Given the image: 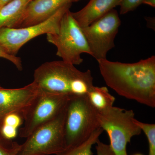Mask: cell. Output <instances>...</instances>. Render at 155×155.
Returning a JSON list of instances; mask_svg holds the SVG:
<instances>
[{
	"label": "cell",
	"mask_w": 155,
	"mask_h": 155,
	"mask_svg": "<svg viewBox=\"0 0 155 155\" xmlns=\"http://www.w3.org/2000/svg\"><path fill=\"white\" fill-rule=\"evenodd\" d=\"M108 87L117 94L150 107H155V56L134 63L97 61Z\"/></svg>",
	"instance_id": "cell-1"
},
{
	"label": "cell",
	"mask_w": 155,
	"mask_h": 155,
	"mask_svg": "<svg viewBox=\"0 0 155 155\" xmlns=\"http://www.w3.org/2000/svg\"><path fill=\"white\" fill-rule=\"evenodd\" d=\"M33 81L40 90L70 96L86 95L94 86L91 70L81 71L63 61L42 64L35 70Z\"/></svg>",
	"instance_id": "cell-2"
},
{
	"label": "cell",
	"mask_w": 155,
	"mask_h": 155,
	"mask_svg": "<svg viewBox=\"0 0 155 155\" xmlns=\"http://www.w3.org/2000/svg\"><path fill=\"white\" fill-rule=\"evenodd\" d=\"M100 127L98 111L89 102L87 95L71 96L66 107V148L81 143Z\"/></svg>",
	"instance_id": "cell-3"
},
{
	"label": "cell",
	"mask_w": 155,
	"mask_h": 155,
	"mask_svg": "<svg viewBox=\"0 0 155 155\" xmlns=\"http://www.w3.org/2000/svg\"><path fill=\"white\" fill-rule=\"evenodd\" d=\"M48 42L57 48V55L62 61L74 65L83 62L82 54L91 55L82 29L68 10L62 17L57 33L46 35Z\"/></svg>",
	"instance_id": "cell-4"
},
{
	"label": "cell",
	"mask_w": 155,
	"mask_h": 155,
	"mask_svg": "<svg viewBox=\"0 0 155 155\" xmlns=\"http://www.w3.org/2000/svg\"><path fill=\"white\" fill-rule=\"evenodd\" d=\"M134 116L133 110L114 106L103 112L98 111L100 127L107 134L110 146L116 155H127V143L133 137L141 134Z\"/></svg>",
	"instance_id": "cell-5"
},
{
	"label": "cell",
	"mask_w": 155,
	"mask_h": 155,
	"mask_svg": "<svg viewBox=\"0 0 155 155\" xmlns=\"http://www.w3.org/2000/svg\"><path fill=\"white\" fill-rule=\"evenodd\" d=\"M66 114V108L54 119L34 130L20 144L17 155H56L64 151Z\"/></svg>",
	"instance_id": "cell-6"
},
{
	"label": "cell",
	"mask_w": 155,
	"mask_h": 155,
	"mask_svg": "<svg viewBox=\"0 0 155 155\" xmlns=\"http://www.w3.org/2000/svg\"><path fill=\"white\" fill-rule=\"evenodd\" d=\"M71 97L39 89L23 114V125L19 128V136L26 138L37 128L59 116L66 109Z\"/></svg>",
	"instance_id": "cell-7"
},
{
	"label": "cell",
	"mask_w": 155,
	"mask_h": 155,
	"mask_svg": "<svg viewBox=\"0 0 155 155\" xmlns=\"http://www.w3.org/2000/svg\"><path fill=\"white\" fill-rule=\"evenodd\" d=\"M72 4L63 6L49 19L37 25L23 28L0 29V46L8 54L16 56L21 48L31 40L42 35L57 33L60 22Z\"/></svg>",
	"instance_id": "cell-8"
},
{
	"label": "cell",
	"mask_w": 155,
	"mask_h": 155,
	"mask_svg": "<svg viewBox=\"0 0 155 155\" xmlns=\"http://www.w3.org/2000/svg\"><path fill=\"white\" fill-rule=\"evenodd\" d=\"M121 24L118 12L113 9L90 25L81 28L91 56L97 61L107 59V53L115 47V39Z\"/></svg>",
	"instance_id": "cell-9"
},
{
	"label": "cell",
	"mask_w": 155,
	"mask_h": 155,
	"mask_svg": "<svg viewBox=\"0 0 155 155\" xmlns=\"http://www.w3.org/2000/svg\"><path fill=\"white\" fill-rule=\"evenodd\" d=\"M39 91L34 81L21 88H4L0 87V127L3 119L9 114L17 113L23 116Z\"/></svg>",
	"instance_id": "cell-10"
},
{
	"label": "cell",
	"mask_w": 155,
	"mask_h": 155,
	"mask_svg": "<svg viewBox=\"0 0 155 155\" xmlns=\"http://www.w3.org/2000/svg\"><path fill=\"white\" fill-rule=\"evenodd\" d=\"M79 0H31L15 28L37 25L49 19L60 8Z\"/></svg>",
	"instance_id": "cell-11"
},
{
	"label": "cell",
	"mask_w": 155,
	"mask_h": 155,
	"mask_svg": "<svg viewBox=\"0 0 155 155\" xmlns=\"http://www.w3.org/2000/svg\"><path fill=\"white\" fill-rule=\"evenodd\" d=\"M122 0H90L79 11L72 12V16L81 28L90 25L119 6Z\"/></svg>",
	"instance_id": "cell-12"
},
{
	"label": "cell",
	"mask_w": 155,
	"mask_h": 155,
	"mask_svg": "<svg viewBox=\"0 0 155 155\" xmlns=\"http://www.w3.org/2000/svg\"><path fill=\"white\" fill-rule=\"evenodd\" d=\"M31 0H12L0 8V29L15 28Z\"/></svg>",
	"instance_id": "cell-13"
},
{
	"label": "cell",
	"mask_w": 155,
	"mask_h": 155,
	"mask_svg": "<svg viewBox=\"0 0 155 155\" xmlns=\"http://www.w3.org/2000/svg\"><path fill=\"white\" fill-rule=\"evenodd\" d=\"M86 95L91 105L98 112L105 111L114 106L115 97L106 87L94 86Z\"/></svg>",
	"instance_id": "cell-14"
},
{
	"label": "cell",
	"mask_w": 155,
	"mask_h": 155,
	"mask_svg": "<svg viewBox=\"0 0 155 155\" xmlns=\"http://www.w3.org/2000/svg\"><path fill=\"white\" fill-rule=\"evenodd\" d=\"M104 131L100 127L81 143L67 148L64 151L56 155H93L92 147L99 140L100 136Z\"/></svg>",
	"instance_id": "cell-15"
},
{
	"label": "cell",
	"mask_w": 155,
	"mask_h": 155,
	"mask_svg": "<svg viewBox=\"0 0 155 155\" xmlns=\"http://www.w3.org/2000/svg\"><path fill=\"white\" fill-rule=\"evenodd\" d=\"M135 123L144 132L149 143L148 155H155V124L140 122L135 119Z\"/></svg>",
	"instance_id": "cell-16"
},
{
	"label": "cell",
	"mask_w": 155,
	"mask_h": 155,
	"mask_svg": "<svg viewBox=\"0 0 155 155\" xmlns=\"http://www.w3.org/2000/svg\"><path fill=\"white\" fill-rule=\"evenodd\" d=\"M20 144L11 140H0V155H17Z\"/></svg>",
	"instance_id": "cell-17"
},
{
	"label": "cell",
	"mask_w": 155,
	"mask_h": 155,
	"mask_svg": "<svg viewBox=\"0 0 155 155\" xmlns=\"http://www.w3.org/2000/svg\"><path fill=\"white\" fill-rule=\"evenodd\" d=\"M23 123V116L20 114L14 113L9 114L4 118L1 126L2 125H8L18 129Z\"/></svg>",
	"instance_id": "cell-18"
},
{
	"label": "cell",
	"mask_w": 155,
	"mask_h": 155,
	"mask_svg": "<svg viewBox=\"0 0 155 155\" xmlns=\"http://www.w3.org/2000/svg\"><path fill=\"white\" fill-rule=\"evenodd\" d=\"M144 0H122L120 3V14H127L143 4Z\"/></svg>",
	"instance_id": "cell-19"
},
{
	"label": "cell",
	"mask_w": 155,
	"mask_h": 155,
	"mask_svg": "<svg viewBox=\"0 0 155 155\" xmlns=\"http://www.w3.org/2000/svg\"><path fill=\"white\" fill-rule=\"evenodd\" d=\"M0 58L6 59L16 67L18 70L22 71L23 69L22 67V61L21 58L17 57V56L12 55L8 54L2 47L0 46Z\"/></svg>",
	"instance_id": "cell-20"
},
{
	"label": "cell",
	"mask_w": 155,
	"mask_h": 155,
	"mask_svg": "<svg viewBox=\"0 0 155 155\" xmlns=\"http://www.w3.org/2000/svg\"><path fill=\"white\" fill-rule=\"evenodd\" d=\"M97 155H116L110 145L106 144L99 140L96 143Z\"/></svg>",
	"instance_id": "cell-21"
},
{
	"label": "cell",
	"mask_w": 155,
	"mask_h": 155,
	"mask_svg": "<svg viewBox=\"0 0 155 155\" xmlns=\"http://www.w3.org/2000/svg\"><path fill=\"white\" fill-rule=\"evenodd\" d=\"M146 20L148 26L149 27V28H151L153 29V22H155L154 19H153V18H151V17H147Z\"/></svg>",
	"instance_id": "cell-22"
},
{
	"label": "cell",
	"mask_w": 155,
	"mask_h": 155,
	"mask_svg": "<svg viewBox=\"0 0 155 155\" xmlns=\"http://www.w3.org/2000/svg\"><path fill=\"white\" fill-rule=\"evenodd\" d=\"M143 4H145L153 7H155V0H144Z\"/></svg>",
	"instance_id": "cell-23"
},
{
	"label": "cell",
	"mask_w": 155,
	"mask_h": 155,
	"mask_svg": "<svg viewBox=\"0 0 155 155\" xmlns=\"http://www.w3.org/2000/svg\"><path fill=\"white\" fill-rule=\"evenodd\" d=\"M12 0H0V8Z\"/></svg>",
	"instance_id": "cell-24"
},
{
	"label": "cell",
	"mask_w": 155,
	"mask_h": 155,
	"mask_svg": "<svg viewBox=\"0 0 155 155\" xmlns=\"http://www.w3.org/2000/svg\"><path fill=\"white\" fill-rule=\"evenodd\" d=\"M0 140H5V139L3 138L2 137V136H1V134H0Z\"/></svg>",
	"instance_id": "cell-25"
},
{
	"label": "cell",
	"mask_w": 155,
	"mask_h": 155,
	"mask_svg": "<svg viewBox=\"0 0 155 155\" xmlns=\"http://www.w3.org/2000/svg\"><path fill=\"white\" fill-rule=\"evenodd\" d=\"M134 155H143L141 154H140V153H137V154H134Z\"/></svg>",
	"instance_id": "cell-26"
},
{
	"label": "cell",
	"mask_w": 155,
	"mask_h": 155,
	"mask_svg": "<svg viewBox=\"0 0 155 155\" xmlns=\"http://www.w3.org/2000/svg\"><path fill=\"white\" fill-rule=\"evenodd\" d=\"M0 87H1V86H0Z\"/></svg>",
	"instance_id": "cell-27"
}]
</instances>
